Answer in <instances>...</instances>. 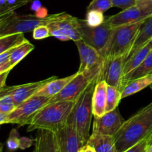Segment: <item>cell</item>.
Segmentation results:
<instances>
[{"instance_id":"obj_8","label":"cell","mask_w":152,"mask_h":152,"mask_svg":"<svg viewBox=\"0 0 152 152\" xmlns=\"http://www.w3.org/2000/svg\"><path fill=\"white\" fill-rule=\"evenodd\" d=\"M56 78V76H52L49 78L39 81L31 82V83L16 85V86H4L0 89V98L6 95H10L14 102L15 106L18 107L24 101L34 96L46 83Z\"/></svg>"},{"instance_id":"obj_4","label":"cell","mask_w":152,"mask_h":152,"mask_svg":"<svg viewBox=\"0 0 152 152\" xmlns=\"http://www.w3.org/2000/svg\"><path fill=\"white\" fill-rule=\"evenodd\" d=\"M143 22L141 21L113 28L109 40L100 53L102 58L103 59L119 56L127 58Z\"/></svg>"},{"instance_id":"obj_24","label":"cell","mask_w":152,"mask_h":152,"mask_svg":"<svg viewBox=\"0 0 152 152\" xmlns=\"http://www.w3.org/2000/svg\"><path fill=\"white\" fill-rule=\"evenodd\" d=\"M122 99L121 91L117 87L108 85L106 95V113L116 109Z\"/></svg>"},{"instance_id":"obj_16","label":"cell","mask_w":152,"mask_h":152,"mask_svg":"<svg viewBox=\"0 0 152 152\" xmlns=\"http://www.w3.org/2000/svg\"><path fill=\"white\" fill-rule=\"evenodd\" d=\"M151 51L152 48L149 45V43H148L142 48H141L140 50H138L129 59L126 61L124 69H123V80H122L123 89L125 84L130 80L131 76L135 71V69L140 66V65L142 63V61L145 60V58L148 56V55ZM123 89H122V90H123Z\"/></svg>"},{"instance_id":"obj_9","label":"cell","mask_w":152,"mask_h":152,"mask_svg":"<svg viewBox=\"0 0 152 152\" xmlns=\"http://www.w3.org/2000/svg\"><path fill=\"white\" fill-rule=\"evenodd\" d=\"M126 59V56H119L110 59H103L102 69L99 76V81L103 80L108 85L117 87L122 91V80Z\"/></svg>"},{"instance_id":"obj_47","label":"cell","mask_w":152,"mask_h":152,"mask_svg":"<svg viewBox=\"0 0 152 152\" xmlns=\"http://www.w3.org/2000/svg\"></svg>"},{"instance_id":"obj_2","label":"cell","mask_w":152,"mask_h":152,"mask_svg":"<svg viewBox=\"0 0 152 152\" xmlns=\"http://www.w3.org/2000/svg\"><path fill=\"white\" fill-rule=\"evenodd\" d=\"M74 103L62 101L47 104L34 116L28 125V131L43 129L56 133L67 124Z\"/></svg>"},{"instance_id":"obj_36","label":"cell","mask_w":152,"mask_h":152,"mask_svg":"<svg viewBox=\"0 0 152 152\" xmlns=\"http://www.w3.org/2000/svg\"><path fill=\"white\" fill-rule=\"evenodd\" d=\"M136 4L141 7L152 9V0H139L137 1Z\"/></svg>"},{"instance_id":"obj_33","label":"cell","mask_w":152,"mask_h":152,"mask_svg":"<svg viewBox=\"0 0 152 152\" xmlns=\"http://www.w3.org/2000/svg\"><path fill=\"white\" fill-rule=\"evenodd\" d=\"M32 144L33 140L31 139L27 138V137H22V138H20V145H19V148L26 149L28 148L31 147Z\"/></svg>"},{"instance_id":"obj_44","label":"cell","mask_w":152,"mask_h":152,"mask_svg":"<svg viewBox=\"0 0 152 152\" xmlns=\"http://www.w3.org/2000/svg\"><path fill=\"white\" fill-rule=\"evenodd\" d=\"M149 43V45H150V46H151V47L152 48V40H151V41H150L149 43Z\"/></svg>"},{"instance_id":"obj_20","label":"cell","mask_w":152,"mask_h":152,"mask_svg":"<svg viewBox=\"0 0 152 152\" xmlns=\"http://www.w3.org/2000/svg\"><path fill=\"white\" fill-rule=\"evenodd\" d=\"M76 75V73L68 77H63V78H56L50 80L48 83H46L35 95L38 96H45L51 98L52 97L57 95L59 92L62 90L64 87L69 83Z\"/></svg>"},{"instance_id":"obj_10","label":"cell","mask_w":152,"mask_h":152,"mask_svg":"<svg viewBox=\"0 0 152 152\" xmlns=\"http://www.w3.org/2000/svg\"><path fill=\"white\" fill-rule=\"evenodd\" d=\"M151 16H152V9L135 4L132 7L123 10L117 14L108 16L105 20L113 28H115L144 21Z\"/></svg>"},{"instance_id":"obj_18","label":"cell","mask_w":152,"mask_h":152,"mask_svg":"<svg viewBox=\"0 0 152 152\" xmlns=\"http://www.w3.org/2000/svg\"><path fill=\"white\" fill-rule=\"evenodd\" d=\"M87 144L91 146L95 152H117L114 136L92 133Z\"/></svg>"},{"instance_id":"obj_1","label":"cell","mask_w":152,"mask_h":152,"mask_svg":"<svg viewBox=\"0 0 152 152\" xmlns=\"http://www.w3.org/2000/svg\"><path fill=\"white\" fill-rule=\"evenodd\" d=\"M152 136V101L137 112L114 136L117 152H124L141 140Z\"/></svg>"},{"instance_id":"obj_40","label":"cell","mask_w":152,"mask_h":152,"mask_svg":"<svg viewBox=\"0 0 152 152\" xmlns=\"http://www.w3.org/2000/svg\"><path fill=\"white\" fill-rule=\"evenodd\" d=\"M79 152H95V151H94V149L91 147V146H90L89 145L86 144V145H85L84 146H83V147L80 149Z\"/></svg>"},{"instance_id":"obj_45","label":"cell","mask_w":152,"mask_h":152,"mask_svg":"<svg viewBox=\"0 0 152 152\" xmlns=\"http://www.w3.org/2000/svg\"><path fill=\"white\" fill-rule=\"evenodd\" d=\"M150 88H151V90H152V83H151V85H150Z\"/></svg>"},{"instance_id":"obj_13","label":"cell","mask_w":152,"mask_h":152,"mask_svg":"<svg viewBox=\"0 0 152 152\" xmlns=\"http://www.w3.org/2000/svg\"><path fill=\"white\" fill-rule=\"evenodd\" d=\"M76 46L78 49L80 58V66L79 72L89 71L102 63L103 58L97 50L90 45L80 40L76 41Z\"/></svg>"},{"instance_id":"obj_19","label":"cell","mask_w":152,"mask_h":152,"mask_svg":"<svg viewBox=\"0 0 152 152\" xmlns=\"http://www.w3.org/2000/svg\"><path fill=\"white\" fill-rule=\"evenodd\" d=\"M152 40V16L148 17L144 22H142L141 25L140 31L138 32L137 38L134 43L132 49L129 52L128 57L126 58V61L131 58L133 55H134L138 50L148 44Z\"/></svg>"},{"instance_id":"obj_27","label":"cell","mask_w":152,"mask_h":152,"mask_svg":"<svg viewBox=\"0 0 152 152\" xmlns=\"http://www.w3.org/2000/svg\"><path fill=\"white\" fill-rule=\"evenodd\" d=\"M113 7L111 0H92L87 7L88 10H99L104 13Z\"/></svg>"},{"instance_id":"obj_12","label":"cell","mask_w":152,"mask_h":152,"mask_svg":"<svg viewBox=\"0 0 152 152\" xmlns=\"http://www.w3.org/2000/svg\"><path fill=\"white\" fill-rule=\"evenodd\" d=\"M59 152H79L83 145L77 131L71 125H66L56 133Z\"/></svg>"},{"instance_id":"obj_39","label":"cell","mask_w":152,"mask_h":152,"mask_svg":"<svg viewBox=\"0 0 152 152\" xmlns=\"http://www.w3.org/2000/svg\"><path fill=\"white\" fill-rule=\"evenodd\" d=\"M41 7H42V3L39 0H34L31 5V10L36 12Z\"/></svg>"},{"instance_id":"obj_38","label":"cell","mask_w":152,"mask_h":152,"mask_svg":"<svg viewBox=\"0 0 152 152\" xmlns=\"http://www.w3.org/2000/svg\"><path fill=\"white\" fill-rule=\"evenodd\" d=\"M10 72V71H7L5 72H3L1 74H0V89L4 87V86H6V80H7V77L8 76Z\"/></svg>"},{"instance_id":"obj_23","label":"cell","mask_w":152,"mask_h":152,"mask_svg":"<svg viewBox=\"0 0 152 152\" xmlns=\"http://www.w3.org/2000/svg\"><path fill=\"white\" fill-rule=\"evenodd\" d=\"M26 40L23 34H15L0 37V55L19 46Z\"/></svg>"},{"instance_id":"obj_31","label":"cell","mask_w":152,"mask_h":152,"mask_svg":"<svg viewBox=\"0 0 152 152\" xmlns=\"http://www.w3.org/2000/svg\"><path fill=\"white\" fill-rule=\"evenodd\" d=\"M50 36V30L47 25H40L33 31V38L34 40H43L48 38Z\"/></svg>"},{"instance_id":"obj_28","label":"cell","mask_w":152,"mask_h":152,"mask_svg":"<svg viewBox=\"0 0 152 152\" xmlns=\"http://www.w3.org/2000/svg\"><path fill=\"white\" fill-rule=\"evenodd\" d=\"M7 149L10 151H14L19 148L20 145V137L19 132L16 129H12L9 134V137L6 142Z\"/></svg>"},{"instance_id":"obj_42","label":"cell","mask_w":152,"mask_h":152,"mask_svg":"<svg viewBox=\"0 0 152 152\" xmlns=\"http://www.w3.org/2000/svg\"><path fill=\"white\" fill-rule=\"evenodd\" d=\"M146 152H152V143L151 145H150L149 146H148V149H147Z\"/></svg>"},{"instance_id":"obj_35","label":"cell","mask_w":152,"mask_h":152,"mask_svg":"<svg viewBox=\"0 0 152 152\" xmlns=\"http://www.w3.org/2000/svg\"><path fill=\"white\" fill-rule=\"evenodd\" d=\"M36 16H37L38 18H41V19H43V18H45L48 16V9L45 8V7H41L38 10L35 12Z\"/></svg>"},{"instance_id":"obj_17","label":"cell","mask_w":152,"mask_h":152,"mask_svg":"<svg viewBox=\"0 0 152 152\" xmlns=\"http://www.w3.org/2000/svg\"><path fill=\"white\" fill-rule=\"evenodd\" d=\"M108 84L103 80L96 83L92 96L93 115L100 117L106 113V95Z\"/></svg>"},{"instance_id":"obj_22","label":"cell","mask_w":152,"mask_h":152,"mask_svg":"<svg viewBox=\"0 0 152 152\" xmlns=\"http://www.w3.org/2000/svg\"><path fill=\"white\" fill-rule=\"evenodd\" d=\"M34 49V45L30 43L28 40H25L23 43L16 46L13 49L10 58H9V63L14 67Z\"/></svg>"},{"instance_id":"obj_46","label":"cell","mask_w":152,"mask_h":152,"mask_svg":"<svg viewBox=\"0 0 152 152\" xmlns=\"http://www.w3.org/2000/svg\"><path fill=\"white\" fill-rule=\"evenodd\" d=\"M137 1H139V0H137Z\"/></svg>"},{"instance_id":"obj_21","label":"cell","mask_w":152,"mask_h":152,"mask_svg":"<svg viewBox=\"0 0 152 152\" xmlns=\"http://www.w3.org/2000/svg\"><path fill=\"white\" fill-rule=\"evenodd\" d=\"M151 83L152 75L129 80L121 91L122 99L142 90L147 86H149Z\"/></svg>"},{"instance_id":"obj_25","label":"cell","mask_w":152,"mask_h":152,"mask_svg":"<svg viewBox=\"0 0 152 152\" xmlns=\"http://www.w3.org/2000/svg\"><path fill=\"white\" fill-rule=\"evenodd\" d=\"M151 75H152V51L142 61L140 66L135 69L131 76L130 80H134Z\"/></svg>"},{"instance_id":"obj_7","label":"cell","mask_w":152,"mask_h":152,"mask_svg":"<svg viewBox=\"0 0 152 152\" xmlns=\"http://www.w3.org/2000/svg\"><path fill=\"white\" fill-rule=\"evenodd\" d=\"M113 27L106 20L97 27H90L85 19H78V30L81 40L101 53L109 40Z\"/></svg>"},{"instance_id":"obj_11","label":"cell","mask_w":152,"mask_h":152,"mask_svg":"<svg viewBox=\"0 0 152 152\" xmlns=\"http://www.w3.org/2000/svg\"><path fill=\"white\" fill-rule=\"evenodd\" d=\"M118 107L111 112L105 113L100 117H94L93 124V134L115 136L124 123Z\"/></svg>"},{"instance_id":"obj_37","label":"cell","mask_w":152,"mask_h":152,"mask_svg":"<svg viewBox=\"0 0 152 152\" xmlns=\"http://www.w3.org/2000/svg\"><path fill=\"white\" fill-rule=\"evenodd\" d=\"M13 68V66L9 63V61H7V62L4 63L3 64H1L0 65V74H1L3 72H5L7 71H10Z\"/></svg>"},{"instance_id":"obj_15","label":"cell","mask_w":152,"mask_h":152,"mask_svg":"<svg viewBox=\"0 0 152 152\" xmlns=\"http://www.w3.org/2000/svg\"><path fill=\"white\" fill-rule=\"evenodd\" d=\"M33 152H59L55 133L48 130H37Z\"/></svg>"},{"instance_id":"obj_5","label":"cell","mask_w":152,"mask_h":152,"mask_svg":"<svg viewBox=\"0 0 152 152\" xmlns=\"http://www.w3.org/2000/svg\"><path fill=\"white\" fill-rule=\"evenodd\" d=\"M62 13L38 18L35 15H17L16 13L0 25V37L15 34H24L33 31L40 25H48L57 19Z\"/></svg>"},{"instance_id":"obj_30","label":"cell","mask_w":152,"mask_h":152,"mask_svg":"<svg viewBox=\"0 0 152 152\" xmlns=\"http://www.w3.org/2000/svg\"><path fill=\"white\" fill-rule=\"evenodd\" d=\"M152 143V136L144 139L141 140L140 142H137V144L134 145L129 149L125 151L124 152H146L148 146Z\"/></svg>"},{"instance_id":"obj_41","label":"cell","mask_w":152,"mask_h":152,"mask_svg":"<svg viewBox=\"0 0 152 152\" xmlns=\"http://www.w3.org/2000/svg\"><path fill=\"white\" fill-rule=\"evenodd\" d=\"M7 115L0 113V125L6 124V122H7Z\"/></svg>"},{"instance_id":"obj_29","label":"cell","mask_w":152,"mask_h":152,"mask_svg":"<svg viewBox=\"0 0 152 152\" xmlns=\"http://www.w3.org/2000/svg\"><path fill=\"white\" fill-rule=\"evenodd\" d=\"M11 96L6 95L0 98V113L8 115L16 108Z\"/></svg>"},{"instance_id":"obj_34","label":"cell","mask_w":152,"mask_h":152,"mask_svg":"<svg viewBox=\"0 0 152 152\" xmlns=\"http://www.w3.org/2000/svg\"><path fill=\"white\" fill-rule=\"evenodd\" d=\"M14 48H12V49H9L7 52H4V53L0 55V65L9 61V58H10V55H11L12 53V51H13V49H14Z\"/></svg>"},{"instance_id":"obj_3","label":"cell","mask_w":152,"mask_h":152,"mask_svg":"<svg viewBox=\"0 0 152 152\" xmlns=\"http://www.w3.org/2000/svg\"><path fill=\"white\" fill-rule=\"evenodd\" d=\"M96 82L88 85L74 103L67 124L77 131L80 142L83 145L87 144L89 138L91 124L93 115L92 96Z\"/></svg>"},{"instance_id":"obj_26","label":"cell","mask_w":152,"mask_h":152,"mask_svg":"<svg viewBox=\"0 0 152 152\" xmlns=\"http://www.w3.org/2000/svg\"><path fill=\"white\" fill-rule=\"evenodd\" d=\"M86 24L90 27H97L105 21L103 13L99 10H88L85 19Z\"/></svg>"},{"instance_id":"obj_6","label":"cell","mask_w":152,"mask_h":152,"mask_svg":"<svg viewBox=\"0 0 152 152\" xmlns=\"http://www.w3.org/2000/svg\"><path fill=\"white\" fill-rule=\"evenodd\" d=\"M50 99L48 97L38 95L31 97L7 115L6 124H16L19 127L29 125L34 116L48 104Z\"/></svg>"},{"instance_id":"obj_14","label":"cell","mask_w":152,"mask_h":152,"mask_svg":"<svg viewBox=\"0 0 152 152\" xmlns=\"http://www.w3.org/2000/svg\"><path fill=\"white\" fill-rule=\"evenodd\" d=\"M77 18L62 12V15L53 22L47 25L48 28H54L66 35L70 40L76 42L81 40V36L78 30Z\"/></svg>"},{"instance_id":"obj_32","label":"cell","mask_w":152,"mask_h":152,"mask_svg":"<svg viewBox=\"0 0 152 152\" xmlns=\"http://www.w3.org/2000/svg\"><path fill=\"white\" fill-rule=\"evenodd\" d=\"M111 1L113 4V7H120L123 10L132 7L137 3V0H111Z\"/></svg>"},{"instance_id":"obj_43","label":"cell","mask_w":152,"mask_h":152,"mask_svg":"<svg viewBox=\"0 0 152 152\" xmlns=\"http://www.w3.org/2000/svg\"><path fill=\"white\" fill-rule=\"evenodd\" d=\"M3 147H4V145H3V144L1 142H0V152H2L3 151Z\"/></svg>"}]
</instances>
